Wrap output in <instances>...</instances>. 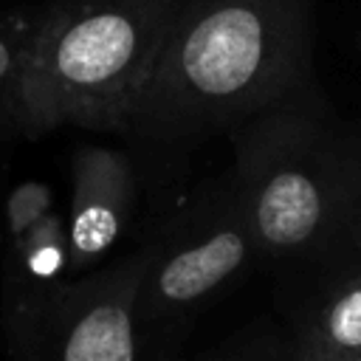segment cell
I'll return each mask as SVG.
<instances>
[{"mask_svg":"<svg viewBox=\"0 0 361 361\" xmlns=\"http://www.w3.org/2000/svg\"><path fill=\"white\" fill-rule=\"evenodd\" d=\"M313 85V0H178L124 135L192 149Z\"/></svg>","mask_w":361,"mask_h":361,"instance_id":"1","label":"cell"},{"mask_svg":"<svg viewBox=\"0 0 361 361\" xmlns=\"http://www.w3.org/2000/svg\"><path fill=\"white\" fill-rule=\"evenodd\" d=\"M234 186L259 259L302 282L338 254L361 178V127L338 118L319 85L228 133Z\"/></svg>","mask_w":361,"mask_h":361,"instance_id":"2","label":"cell"},{"mask_svg":"<svg viewBox=\"0 0 361 361\" xmlns=\"http://www.w3.org/2000/svg\"><path fill=\"white\" fill-rule=\"evenodd\" d=\"M175 8L178 0H56L28 39L20 133L71 124L124 135Z\"/></svg>","mask_w":361,"mask_h":361,"instance_id":"3","label":"cell"},{"mask_svg":"<svg viewBox=\"0 0 361 361\" xmlns=\"http://www.w3.org/2000/svg\"><path fill=\"white\" fill-rule=\"evenodd\" d=\"M147 265L135 296L141 330L180 324L226 290L259 259L234 178H217L144 248Z\"/></svg>","mask_w":361,"mask_h":361,"instance_id":"4","label":"cell"},{"mask_svg":"<svg viewBox=\"0 0 361 361\" xmlns=\"http://www.w3.org/2000/svg\"><path fill=\"white\" fill-rule=\"evenodd\" d=\"M147 251L6 305L8 361H135V296Z\"/></svg>","mask_w":361,"mask_h":361,"instance_id":"5","label":"cell"},{"mask_svg":"<svg viewBox=\"0 0 361 361\" xmlns=\"http://www.w3.org/2000/svg\"><path fill=\"white\" fill-rule=\"evenodd\" d=\"M73 195L65 220L68 268L82 274L93 268L124 234L133 203L135 175L124 152L102 144H85L71 161Z\"/></svg>","mask_w":361,"mask_h":361,"instance_id":"6","label":"cell"},{"mask_svg":"<svg viewBox=\"0 0 361 361\" xmlns=\"http://www.w3.org/2000/svg\"><path fill=\"white\" fill-rule=\"evenodd\" d=\"M290 338L299 355L361 358V251L341 254L299 282Z\"/></svg>","mask_w":361,"mask_h":361,"instance_id":"7","label":"cell"},{"mask_svg":"<svg viewBox=\"0 0 361 361\" xmlns=\"http://www.w3.org/2000/svg\"><path fill=\"white\" fill-rule=\"evenodd\" d=\"M68 228L56 212H48L25 234L8 240L3 302L42 296L68 282Z\"/></svg>","mask_w":361,"mask_h":361,"instance_id":"8","label":"cell"},{"mask_svg":"<svg viewBox=\"0 0 361 361\" xmlns=\"http://www.w3.org/2000/svg\"><path fill=\"white\" fill-rule=\"evenodd\" d=\"M34 23L25 17L0 20V141L20 133L23 121V62L28 51Z\"/></svg>","mask_w":361,"mask_h":361,"instance_id":"9","label":"cell"},{"mask_svg":"<svg viewBox=\"0 0 361 361\" xmlns=\"http://www.w3.org/2000/svg\"><path fill=\"white\" fill-rule=\"evenodd\" d=\"M51 203H54L51 186L39 183V180H25V183L14 186L8 200H6V231H8V240H17L31 226H37L51 212Z\"/></svg>","mask_w":361,"mask_h":361,"instance_id":"10","label":"cell"},{"mask_svg":"<svg viewBox=\"0 0 361 361\" xmlns=\"http://www.w3.org/2000/svg\"><path fill=\"white\" fill-rule=\"evenodd\" d=\"M200 361H296V347L293 338H282L276 333H257Z\"/></svg>","mask_w":361,"mask_h":361,"instance_id":"11","label":"cell"},{"mask_svg":"<svg viewBox=\"0 0 361 361\" xmlns=\"http://www.w3.org/2000/svg\"><path fill=\"white\" fill-rule=\"evenodd\" d=\"M353 251H361V178L353 189V197L347 203V212H344V223H341V237H338V254H353ZM333 257V259H336Z\"/></svg>","mask_w":361,"mask_h":361,"instance_id":"12","label":"cell"},{"mask_svg":"<svg viewBox=\"0 0 361 361\" xmlns=\"http://www.w3.org/2000/svg\"><path fill=\"white\" fill-rule=\"evenodd\" d=\"M296 361H336V358H310V355H299L296 353ZM361 361V358H358Z\"/></svg>","mask_w":361,"mask_h":361,"instance_id":"13","label":"cell"},{"mask_svg":"<svg viewBox=\"0 0 361 361\" xmlns=\"http://www.w3.org/2000/svg\"><path fill=\"white\" fill-rule=\"evenodd\" d=\"M355 42H358V48H361V31H358V39H355Z\"/></svg>","mask_w":361,"mask_h":361,"instance_id":"14","label":"cell"}]
</instances>
